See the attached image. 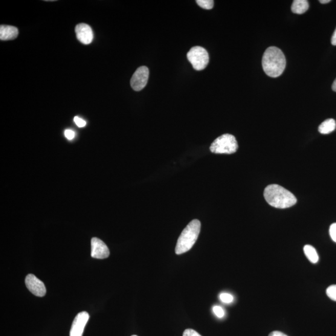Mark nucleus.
Instances as JSON below:
<instances>
[{
  "label": "nucleus",
  "instance_id": "5701e85b",
  "mask_svg": "<svg viewBox=\"0 0 336 336\" xmlns=\"http://www.w3.org/2000/svg\"><path fill=\"white\" fill-rule=\"evenodd\" d=\"M268 336H288L284 333L280 331H274L271 332Z\"/></svg>",
  "mask_w": 336,
  "mask_h": 336
},
{
  "label": "nucleus",
  "instance_id": "39448f33",
  "mask_svg": "<svg viewBox=\"0 0 336 336\" xmlns=\"http://www.w3.org/2000/svg\"><path fill=\"white\" fill-rule=\"evenodd\" d=\"M188 60L196 71H202L209 62V56L204 48L195 46L191 48L187 54Z\"/></svg>",
  "mask_w": 336,
  "mask_h": 336
},
{
  "label": "nucleus",
  "instance_id": "bb28decb",
  "mask_svg": "<svg viewBox=\"0 0 336 336\" xmlns=\"http://www.w3.org/2000/svg\"><path fill=\"white\" fill-rule=\"evenodd\" d=\"M132 336H138V335H132Z\"/></svg>",
  "mask_w": 336,
  "mask_h": 336
},
{
  "label": "nucleus",
  "instance_id": "9d476101",
  "mask_svg": "<svg viewBox=\"0 0 336 336\" xmlns=\"http://www.w3.org/2000/svg\"><path fill=\"white\" fill-rule=\"evenodd\" d=\"M77 38L83 45H89L94 38L93 31L89 25L80 23L75 27Z\"/></svg>",
  "mask_w": 336,
  "mask_h": 336
},
{
  "label": "nucleus",
  "instance_id": "1a4fd4ad",
  "mask_svg": "<svg viewBox=\"0 0 336 336\" xmlns=\"http://www.w3.org/2000/svg\"><path fill=\"white\" fill-rule=\"evenodd\" d=\"M89 315L88 312L83 311L79 312L75 318L72 323L70 331V336H82L85 326L88 323Z\"/></svg>",
  "mask_w": 336,
  "mask_h": 336
},
{
  "label": "nucleus",
  "instance_id": "0eeeda50",
  "mask_svg": "<svg viewBox=\"0 0 336 336\" xmlns=\"http://www.w3.org/2000/svg\"><path fill=\"white\" fill-rule=\"evenodd\" d=\"M27 287L36 297H43L46 293V289L44 283L33 274L28 275L25 279Z\"/></svg>",
  "mask_w": 336,
  "mask_h": 336
},
{
  "label": "nucleus",
  "instance_id": "423d86ee",
  "mask_svg": "<svg viewBox=\"0 0 336 336\" xmlns=\"http://www.w3.org/2000/svg\"><path fill=\"white\" fill-rule=\"evenodd\" d=\"M149 69L146 66L138 68L130 81L132 88L135 91H140L145 88L149 80Z\"/></svg>",
  "mask_w": 336,
  "mask_h": 336
},
{
  "label": "nucleus",
  "instance_id": "f03ea898",
  "mask_svg": "<svg viewBox=\"0 0 336 336\" xmlns=\"http://www.w3.org/2000/svg\"><path fill=\"white\" fill-rule=\"evenodd\" d=\"M266 202L271 206L286 208L296 204L297 199L291 192L278 184L269 185L264 191Z\"/></svg>",
  "mask_w": 336,
  "mask_h": 336
},
{
  "label": "nucleus",
  "instance_id": "9b49d317",
  "mask_svg": "<svg viewBox=\"0 0 336 336\" xmlns=\"http://www.w3.org/2000/svg\"><path fill=\"white\" fill-rule=\"evenodd\" d=\"M18 35V28L12 26L1 25L0 27V39L2 40H13Z\"/></svg>",
  "mask_w": 336,
  "mask_h": 336
},
{
  "label": "nucleus",
  "instance_id": "4be33fe9",
  "mask_svg": "<svg viewBox=\"0 0 336 336\" xmlns=\"http://www.w3.org/2000/svg\"><path fill=\"white\" fill-rule=\"evenodd\" d=\"M66 137L69 140H72L75 137V133L71 130H66L65 132Z\"/></svg>",
  "mask_w": 336,
  "mask_h": 336
},
{
  "label": "nucleus",
  "instance_id": "a211bd4d",
  "mask_svg": "<svg viewBox=\"0 0 336 336\" xmlns=\"http://www.w3.org/2000/svg\"><path fill=\"white\" fill-rule=\"evenodd\" d=\"M213 311L214 314H216L217 317L219 318H222L224 317L225 311L222 307L219 306H214L213 307Z\"/></svg>",
  "mask_w": 336,
  "mask_h": 336
},
{
  "label": "nucleus",
  "instance_id": "412c9836",
  "mask_svg": "<svg viewBox=\"0 0 336 336\" xmlns=\"http://www.w3.org/2000/svg\"><path fill=\"white\" fill-rule=\"evenodd\" d=\"M183 336H202L198 332L192 329H187L183 333Z\"/></svg>",
  "mask_w": 336,
  "mask_h": 336
},
{
  "label": "nucleus",
  "instance_id": "6ab92c4d",
  "mask_svg": "<svg viewBox=\"0 0 336 336\" xmlns=\"http://www.w3.org/2000/svg\"><path fill=\"white\" fill-rule=\"evenodd\" d=\"M329 234L333 241L336 243V223H334L330 227Z\"/></svg>",
  "mask_w": 336,
  "mask_h": 336
},
{
  "label": "nucleus",
  "instance_id": "aec40b11",
  "mask_svg": "<svg viewBox=\"0 0 336 336\" xmlns=\"http://www.w3.org/2000/svg\"><path fill=\"white\" fill-rule=\"evenodd\" d=\"M74 121L75 124H77L79 128H82L86 125V121L82 118H79V117H75L74 118Z\"/></svg>",
  "mask_w": 336,
  "mask_h": 336
},
{
  "label": "nucleus",
  "instance_id": "6e6552de",
  "mask_svg": "<svg viewBox=\"0 0 336 336\" xmlns=\"http://www.w3.org/2000/svg\"><path fill=\"white\" fill-rule=\"evenodd\" d=\"M110 251L102 240L94 237L91 240V257L94 259H104L109 257Z\"/></svg>",
  "mask_w": 336,
  "mask_h": 336
},
{
  "label": "nucleus",
  "instance_id": "2eb2a0df",
  "mask_svg": "<svg viewBox=\"0 0 336 336\" xmlns=\"http://www.w3.org/2000/svg\"><path fill=\"white\" fill-rule=\"evenodd\" d=\"M196 3L200 7L204 8V9L211 10L214 7V2L213 0H198Z\"/></svg>",
  "mask_w": 336,
  "mask_h": 336
},
{
  "label": "nucleus",
  "instance_id": "4468645a",
  "mask_svg": "<svg viewBox=\"0 0 336 336\" xmlns=\"http://www.w3.org/2000/svg\"><path fill=\"white\" fill-rule=\"evenodd\" d=\"M304 252L308 259L312 263H317L319 261V256L317 251L311 245H306L304 247Z\"/></svg>",
  "mask_w": 336,
  "mask_h": 336
},
{
  "label": "nucleus",
  "instance_id": "f3484780",
  "mask_svg": "<svg viewBox=\"0 0 336 336\" xmlns=\"http://www.w3.org/2000/svg\"><path fill=\"white\" fill-rule=\"evenodd\" d=\"M220 300L222 302L227 304L231 303L233 302L234 297L233 295L227 293V292H222L219 296Z\"/></svg>",
  "mask_w": 336,
  "mask_h": 336
},
{
  "label": "nucleus",
  "instance_id": "dca6fc26",
  "mask_svg": "<svg viewBox=\"0 0 336 336\" xmlns=\"http://www.w3.org/2000/svg\"><path fill=\"white\" fill-rule=\"evenodd\" d=\"M326 294L330 299L336 301V285L329 286L326 289Z\"/></svg>",
  "mask_w": 336,
  "mask_h": 336
},
{
  "label": "nucleus",
  "instance_id": "7ed1b4c3",
  "mask_svg": "<svg viewBox=\"0 0 336 336\" xmlns=\"http://www.w3.org/2000/svg\"><path fill=\"white\" fill-rule=\"evenodd\" d=\"M201 227V222L198 219L193 220L186 226L178 240L175 248L176 254L186 253L192 248L198 239Z\"/></svg>",
  "mask_w": 336,
  "mask_h": 336
},
{
  "label": "nucleus",
  "instance_id": "393cba45",
  "mask_svg": "<svg viewBox=\"0 0 336 336\" xmlns=\"http://www.w3.org/2000/svg\"><path fill=\"white\" fill-rule=\"evenodd\" d=\"M332 89L333 91L334 92H336V79L334 81V82H333L332 86Z\"/></svg>",
  "mask_w": 336,
  "mask_h": 336
},
{
  "label": "nucleus",
  "instance_id": "b1692460",
  "mask_svg": "<svg viewBox=\"0 0 336 336\" xmlns=\"http://www.w3.org/2000/svg\"><path fill=\"white\" fill-rule=\"evenodd\" d=\"M331 43L333 46H336V28L332 36Z\"/></svg>",
  "mask_w": 336,
  "mask_h": 336
},
{
  "label": "nucleus",
  "instance_id": "a878e982",
  "mask_svg": "<svg viewBox=\"0 0 336 336\" xmlns=\"http://www.w3.org/2000/svg\"><path fill=\"white\" fill-rule=\"evenodd\" d=\"M330 2H331L330 0H320V1L321 4H328Z\"/></svg>",
  "mask_w": 336,
  "mask_h": 336
},
{
  "label": "nucleus",
  "instance_id": "20e7f679",
  "mask_svg": "<svg viewBox=\"0 0 336 336\" xmlns=\"http://www.w3.org/2000/svg\"><path fill=\"white\" fill-rule=\"evenodd\" d=\"M238 143L233 135L224 134L216 139L210 147L211 152L216 154H233L238 150Z\"/></svg>",
  "mask_w": 336,
  "mask_h": 336
},
{
  "label": "nucleus",
  "instance_id": "f8f14e48",
  "mask_svg": "<svg viewBox=\"0 0 336 336\" xmlns=\"http://www.w3.org/2000/svg\"><path fill=\"white\" fill-rule=\"evenodd\" d=\"M309 9V3L306 0H295L291 5V11L294 13L301 14Z\"/></svg>",
  "mask_w": 336,
  "mask_h": 336
},
{
  "label": "nucleus",
  "instance_id": "f257e3e1",
  "mask_svg": "<svg viewBox=\"0 0 336 336\" xmlns=\"http://www.w3.org/2000/svg\"><path fill=\"white\" fill-rule=\"evenodd\" d=\"M286 65V58L281 49L274 46L266 49L262 58V66L269 77L280 76L285 71Z\"/></svg>",
  "mask_w": 336,
  "mask_h": 336
},
{
  "label": "nucleus",
  "instance_id": "ddd939ff",
  "mask_svg": "<svg viewBox=\"0 0 336 336\" xmlns=\"http://www.w3.org/2000/svg\"><path fill=\"white\" fill-rule=\"evenodd\" d=\"M336 128L335 121L332 118H329L324 121L319 127L318 130L321 134L326 135L334 131Z\"/></svg>",
  "mask_w": 336,
  "mask_h": 336
}]
</instances>
